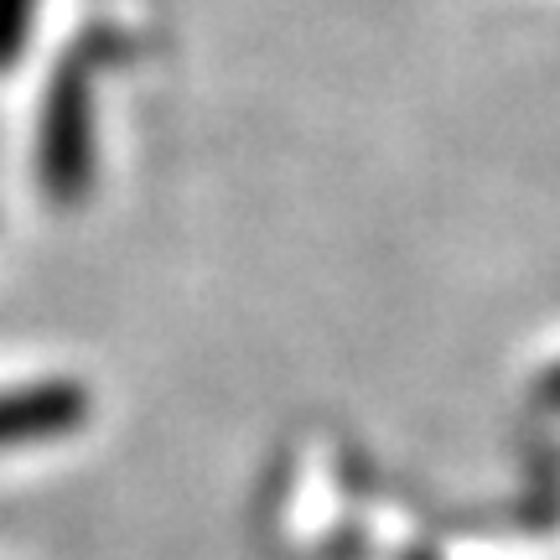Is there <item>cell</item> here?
I'll return each instance as SVG.
<instances>
[{
    "mask_svg": "<svg viewBox=\"0 0 560 560\" xmlns=\"http://www.w3.org/2000/svg\"><path fill=\"white\" fill-rule=\"evenodd\" d=\"M32 16H37V0H0V73H11L26 52L32 37Z\"/></svg>",
    "mask_w": 560,
    "mask_h": 560,
    "instance_id": "cell-3",
    "label": "cell"
},
{
    "mask_svg": "<svg viewBox=\"0 0 560 560\" xmlns=\"http://www.w3.org/2000/svg\"><path fill=\"white\" fill-rule=\"evenodd\" d=\"M550 389H556V400H560V374H556V384H550Z\"/></svg>",
    "mask_w": 560,
    "mask_h": 560,
    "instance_id": "cell-4",
    "label": "cell"
},
{
    "mask_svg": "<svg viewBox=\"0 0 560 560\" xmlns=\"http://www.w3.org/2000/svg\"><path fill=\"white\" fill-rule=\"evenodd\" d=\"M79 416V400L73 395H26L16 405H0V441L26 436V431H47V425H68Z\"/></svg>",
    "mask_w": 560,
    "mask_h": 560,
    "instance_id": "cell-2",
    "label": "cell"
},
{
    "mask_svg": "<svg viewBox=\"0 0 560 560\" xmlns=\"http://www.w3.org/2000/svg\"><path fill=\"white\" fill-rule=\"evenodd\" d=\"M89 120H94V100H89V68L83 58H68L58 68V79L47 89L42 104V177L52 198H79L89 182Z\"/></svg>",
    "mask_w": 560,
    "mask_h": 560,
    "instance_id": "cell-1",
    "label": "cell"
}]
</instances>
